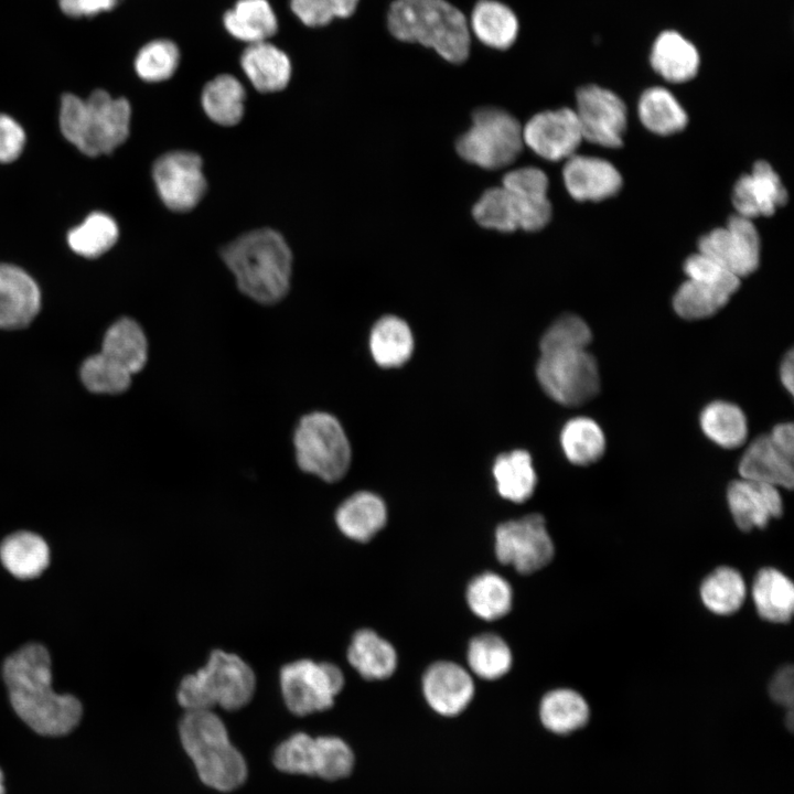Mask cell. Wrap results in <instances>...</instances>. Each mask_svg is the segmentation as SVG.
I'll list each match as a JSON object with an SVG mask.
<instances>
[{
  "mask_svg": "<svg viewBox=\"0 0 794 794\" xmlns=\"http://www.w3.org/2000/svg\"><path fill=\"white\" fill-rule=\"evenodd\" d=\"M2 674L15 713L33 731L55 737L77 726L82 705L53 689L51 658L43 645L32 643L15 651L4 661Z\"/></svg>",
  "mask_w": 794,
  "mask_h": 794,
  "instance_id": "6da1fadb",
  "label": "cell"
},
{
  "mask_svg": "<svg viewBox=\"0 0 794 794\" xmlns=\"http://www.w3.org/2000/svg\"><path fill=\"white\" fill-rule=\"evenodd\" d=\"M239 290L250 299L272 304L289 291L292 256L285 238L271 228L248 232L222 250Z\"/></svg>",
  "mask_w": 794,
  "mask_h": 794,
  "instance_id": "7a4b0ae2",
  "label": "cell"
},
{
  "mask_svg": "<svg viewBox=\"0 0 794 794\" xmlns=\"http://www.w3.org/2000/svg\"><path fill=\"white\" fill-rule=\"evenodd\" d=\"M387 23L396 39L431 47L448 62L462 63L469 56L466 19L446 0H395Z\"/></svg>",
  "mask_w": 794,
  "mask_h": 794,
  "instance_id": "3957f363",
  "label": "cell"
},
{
  "mask_svg": "<svg viewBox=\"0 0 794 794\" xmlns=\"http://www.w3.org/2000/svg\"><path fill=\"white\" fill-rule=\"evenodd\" d=\"M131 108L125 98H112L96 89L82 99L65 94L61 99L60 127L63 136L83 153H110L129 135Z\"/></svg>",
  "mask_w": 794,
  "mask_h": 794,
  "instance_id": "277c9868",
  "label": "cell"
},
{
  "mask_svg": "<svg viewBox=\"0 0 794 794\" xmlns=\"http://www.w3.org/2000/svg\"><path fill=\"white\" fill-rule=\"evenodd\" d=\"M182 745L201 780L218 791L240 786L247 776L246 762L232 744L222 719L212 710H187L179 726Z\"/></svg>",
  "mask_w": 794,
  "mask_h": 794,
  "instance_id": "5b68a950",
  "label": "cell"
},
{
  "mask_svg": "<svg viewBox=\"0 0 794 794\" xmlns=\"http://www.w3.org/2000/svg\"><path fill=\"white\" fill-rule=\"evenodd\" d=\"M255 688L253 668L238 655L216 650L205 666L181 680L178 700L185 711L237 710L250 701Z\"/></svg>",
  "mask_w": 794,
  "mask_h": 794,
  "instance_id": "8992f818",
  "label": "cell"
},
{
  "mask_svg": "<svg viewBox=\"0 0 794 794\" xmlns=\"http://www.w3.org/2000/svg\"><path fill=\"white\" fill-rule=\"evenodd\" d=\"M522 128L513 115L501 108H479L473 112L471 127L458 139L457 151L480 168H505L523 150Z\"/></svg>",
  "mask_w": 794,
  "mask_h": 794,
  "instance_id": "52a82bcc",
  "label": "cell"
},
{
  "mask_svg": "<svg viewBox=\"0 0 794 794\" xmlns=\"http://www.w3.org/2000/svg\"><path fill=\"white\" fill-rule=\"evenodd\" d=\"M293 444L300 469L326 482H335L347 472L351 447L339 420L322 411L301 418Z\"/></svg>",
  "mask_w": 794,
  "mask_h": 794,
  "instance_id": "ba28073f",
  "label": "cell"
},
{
  "mask_svg": "<svg viewBox=\"0 0 794 794\" xmlns=\"http://www.w3.org/2000/svg\"><path fill=\"white\" fill-rule=\"evenodd\" d=\"M273 763L282 772L307 774L329 781L344 779L353 770L354 754L341 738L322 736L313 738L299 732L285 740L276 749Z\"/></svg>",
  "mask_w": 794,
  "mask_h": 794,
  "instance_id": "9c48e42d",
  "label": "cell"
},
{
  "mask_svg": "<svg viewBox=\"0 0 794 794\" xmlns=\"http://www.w3.org/2000/svg\"><path fill=\"white\" fill-rule=\"evenodd\" d=\"M536 373L546 394L564 406L582 405L600 388L598 365L587 348L543 353Z\"/></svg>",
  "mask_w": 794,
  "mask_h": 794,
  "instance_id": "30bf717a",
  "label": "cell"
},
{
  "mask_svg": "<svg viewBox=\"0 0 794 794\" xmlns=\"http://www.w3.org/2000/svg\"><path fill=\"white\" fill-rule=\"evenodd\" d=\"M279 682L287 708L305 716L333 706L344 686V675L332 663L298 659L281 668Z\"/></svg>",
  "mask_w": 794,
  "mask_h": 794,
  "instance_id": "8fae6325",
  "label": "cell"
},
{
  "mask_svg": "<svg viewBox=\"0 0 794 794\" xmlns=\"http://www.w3.org/2000/svg\"><path fill=\"white\" fill-rule=\"evenodd\" d=\"M494 547L501 564L512 566L523 575L546 567L555 555L545 518L537 513L500 524Z\"/></svg>",
  "mask_w": 794,
  "mask_h": 794,
  "instance_id": "7c38bea8",
  "label": "cell"
},
{
  "mask_svg": "<svg viewBox=\"0 0 794 794\" xmlns=\"http://www.w3.org/2000/svg\"><path fill=\"white\" fill-rule=\"evenodd\" d=\"M698 251L741 279L759 266V233L752 219L736 214L728 219L725 227L702 236L698 242Z\"/></svg>",
  "mask_w": 794,
  "mask_h": 794,
  "instance_id": "4fadbf2b",
  "label": "cell"
},
{
  "mask_svg": "<svg viewBox=\"0 0 794 794\" xmlns=\"http://www.w3.org/2000/svg\"><path fill=\"white\" fill-rule=\"evenodd\" d=\"M162 202L174 212L195 207L206 191L201 158L189 151H172L161 155L152 170Z\"/></svg>",
  "mask_w": 794,
  "mask_h": 794,
  "instance_id": "5bb4252c",
  "label": "cell"
},
{
  "mask_svg": "<svg viewBox=\"0 0 794 794\" xmlns=\"http://www.w3.org/2000/svg\"><path fill=\"white\" fill-rule=\"evenodd\" d=\"M575 112L583 139L605 148L623 143L626 107L611 90L596 85L579 88Z\"/></svg>",
  "mask_w": 794,
  "mask_h": 794,
  "instance_id": "9a60e30c",
  "label": "cell"
},
{
  "mask_svg": "<svg viewBox=\"0 0 794 794\" xmlns=\"http://www.w3.org/2000/svg\"><path fill=\"white\" fill-rule=\"evenodd\" d=\"M522 135L524 144L549 161L568 159L583 139L576 112L570 108L536 114L522 128Z\"/></svg>",
  "mask_w": 794,
  "mask_h": 794,
  "instance_id": "2e32d148",
  "label": "cell"
},
{
  "mask_svg": "<svg viewBox=\"0 0 794 794\" xmlns=\"http://www.w3.org/2000/svg\"><path fill=\"white\" fill-rule=\"evenodd\" d=\"M422 691L433 711L453 717L470 705L474 696V684L469 672L459 664L439 661L426 669Z\"/></svg>",
  "mask_w": 794,
  "mask_h": 794,
  "instance_id": "e0dca14e",
  "label": "cell"
},
{
  "mask_svg": "<svg viewBox=\"0 0 794 794\" xmlns=\"http://www.w3.org/2000/svg\"><path fill=\"white\" fill-rule=\"evenodd\" d=\"M502 186L511 194L518 218V228L536 232L544 228L551 217V204L547 196L548 178L535 167H524L507 172Z\"/></svg>",
  "mask_w": 794,
  "mask_h": 794,
  "instance_id": "ac0fdd59",
  "label": "cell"
},
{
  "mask_svg": "<svg viewBox=\"0 0 794 794\" xmlns=\"http://www.w3.org/2000/svg\"><path fill=\"white\" fill-rule=\"evenodd\" d=\"M786 201L787 192L780 176L765 161L755 162L752 172L741 175L732 191L737 214L749 219L771 216Z\"/></svg>",
  "mask_w": 794,
  "mask_h": 794,
  "instance_id": "d6986e66",
  "label": "cell"
},
{
  "mask_svg": "<svg viewBox=\"0 0 794 794\" xmlns=\"http://www.w3.org/2000/svg\"><path fill=\"white\" fill-rule=\"evenodd\" d=\"M727 502L736 525L744 532L763 528L783 513L779 487L744 479L729 484Z\"/></svg>",
  "mask_w": 794,
  "mask_h": 794,
  "instance_id": "ffe728a7",
  "label": "cell"
},
{
  "mask_svg": "<svg viewBox=\"0 0 794 794\" xmlns=\"http://www.w3.org/2000/svg\"><path fill=\"white\" fill-rule=\"evenodd\" d=\"M41 308V292L23 269L0 264V329L18 330L29 325Z\"/></svg>",
  "mask_w": 794,
  "mask_h": 794,
  "instance_id": "44dd1931",
  "label": "cell"
},
{
  "mask_svg": "<svg viewBox=\"0 0 794 794\" xmlns=\"http://www.w3.org/2000/svg\"><path fill=\"white\" fill-rule=\"evenodd\" d=\"M562 176L568 193L577 201H602L622 186L621 174L610 162L576 153L566 159Z\"/></svg>",
  "mask_w": 794,
  "mask_h": 794,
  "instance_id": "7402d4cb",
  "label": "cell"
},
{
  "mask_svg": "<svg viewBox=\"0 0 794 794\" xmlns=\"http://www.w3.org/2000/svg\"><path fill=\"white\" fill-rule=\"evenodd\" d=\"M741 479L792 489L794 484L793 460L779 451L769 434L754 439L744 451L740 463Z\"/></svg>",
  "mask_w": 794,
  "mask_h": 794,
  "instance_id": "603a6c76",
  "label": "cell"
},
{
  "mask_svg": "<svg viewBox=\"0 0 794 794\" xmlns=\"http://www.w3.org/2000/svg\"><path fill=\"white\" fill-rule=\"evenodd\" d=\"M240 66L261 93L282 90L291 78L289 56L268 41L248 44L240 56Z\"/></svg>",
  "mask_w": 794,
  "mask_h": 794,
  "instance_id": "cb8c5ba5",
  "label": "cell"
},
{
  "mask_svg": "<svg viewBox=\"0 0 794 794\" xmlns=\"http://www.w3.org/2000/svg\"><path fill=\"white\" fill-rule=\"evenodd\" d=\"M335 522L344 536L365 543L385 526L387 508L378 495L365 491L357 492L339 506Z\"/></svg>",
  "mask_w": 794,
  "mask_h": 794,
  "instance_id": "d4e9b609",
  "label": "cell"
},
{
  "mask_svg": "<svg viewBox=\"0 0 794 794\" xmlns=\"http://www.w3.org/2000/svg\"><path fill=\"white\" fill-rule=\"evenodd\" d=\"M350 665L365 679L390 677L397 667V653L384 637L369 629L354 633L347 648Z\"/></svg>",
  "mask_w": 794,
  "mask_h": 794,
  "instance_id": "484cf974",
  "label": "cell"
},
{
  "mask_svg": "<svg viewBox=\"0 0 794 794\" xmlns=\"http://www.w3.org/2000/svg\"><path fill=\"white\" fill-rule=\"evenodd\" d=\"M740 283L688 278L673 298L675 312L686 320L706 319L722 309Z\"/></svg>",
  "mask_w": 794,
  "mask_h": 794,
  "instance_id": "4316f807",
  "label": "cell"
},
{
  "mask_svg": "<svg viewBox=\"0 0 794 794\" xmlns=\"http://www.w3.org/2000/svg\"><path fill=\"white\" fill-rule=\"evenodd\" d=\"M699 63L697 49L678 32L665 31L654 42L651 64L668 82L683 83L694 78Z\"/></svg>",
  "mask_w": 794,
  "mask_h": 794,
  "instance_id": "83f0119b",
  "label": "cell"
},
{
  "mask_svg": "<svg viewBox=\"0 0 794 794\" xmlns=\"http://www.w3.org/2000/svg\"><path fill=\"white\" fill-rule=\"evenodd\" d=\"M752 599L762 619L772 623H786L794 611V584L780 570L763 568L753 580Z\"/></svg>",
  "mask_w": 794,
  "mask_h": 794,
  "instance_id": "f1b7e54d",
  "label": "cell"
},
{
  "mask_svg": "<svg viewBox=\"0 0 794 794\" xmlns=\"http://www.w3.org/2000/svg\"><path fill=\"white\" fill-rule=\"evenodd\" d=\"M223 24L233 37L247 44L267 41L278 30L268 0H237L223 15Z\"/></svg>",
  "mask_w": 794,
  "mask_h": 794,
  "instance_id": "f546056e",
  "label": "cell"
},
{
  "mask_svg": "<svg viewBox=\"0 0 794 794\" xmlns=\"http://www.w3.org/2000/svg\"><path fill=\"white\" fill-rule=\"evenodd\" d=\"M100 353L133 375L147 363V337L136 321L122 318L106 331Z\"/></svg>",
  "mask_w": 794,
  "mask_h": 794,
  "instance_id": "4dcf8cb0",
  "label": "cell"
},
{
  "mask_svg": "<svg viewBox=\"0 0 794 794\" xmlns=\"http://www.w3.org/2000/svg\"><path fill=\"white\" fill-rule=\"evenodd\" d=\"M0 559L14 577L32 579L47 567L50 549L41 536L31 532H17L2 540Z\"/></svg>",
  "mask_w": 794,
  "mask_h": 794,
  "instance_id": "1f68e13d",
  "label": "cell"
},
{
  "mask_svg": "<svg viewBox=\"0 0 794 794\" xmlns=\"http://www.w3.org/2000/svg\"><path fill=\"white\" fill-rule=\"evenodd\" d=\"M470 25L483 44L498 50L509 47L518 33L516 15L496 0H480L472 10Z\"/></svg>",
  "mask_w": 794,
  "mask_h": 794,
  "instance_id": "d6a6232c",
  "label": "cell"
},
{
  "mask_svg": "<svg viewBox=\"0 0 794 794\" xmlns=\"http://www.w3.org/2000/svg\"><path fill=\"white\" fill-rule=\"evenodd\" d=\"M589 715L586 699L569 688L548 691L539 706L543 726L558 734H567L582 728L588 722Z\"/></svg>",
  "mask_w": 794,
  "mask_h": 794,
  "instance_id": "836d02e7",
  "label": "cell"
},
{
  "mask_svg": "<svg viewBox=\"0 0 794 794\" xmlns=\"http://www.w3.org/2000/svg\"><path fill=\"white\" fill-rule=\"evenodd\" d=\"M369 348L374 361L383 367H397L410 357L414 350L412 333L398 316L385 315L373 326Z\"/></svg>",
  "mask_w": 794,
  "mask_h": 794,
  "instance_id": "e575fe53",
  "label": "cell"
},
{
  "mask_svg": "<svg viewBox=\"0 0 794 794\" xmlns=\"http://www.w3.org/2000/svg\"><path fill=\"white\" fill-rule=\"evenodd\" d=\"M493 475L500 495L514 503L528 500L537 484L530 454L524 450L498 455L493 465Z\"/></svg>",
  "mask_w": 794,
  "mask_h": 794,
  "instance_id": "d590c367",
  "label": "cell"
},
{
  "mask_svg": "<svg viewBox=\"0 0 794 794\" xmlns=\"http://www.w3.org/2000/svg\"><path fill=\"white\" fill-rule=\"evenodd\" d=\"M245 88L233 75L222 74L211 79L202 92L205 114L216 124L234 126L244 115Z\"/></svg>",
  "mask_w": 794,
  "mask_h": 794,
  "instance_id": "8d00e7d4",
  "label": "cell"
},
{
  "mask_svg": "<svg viewBox=\"0 0 794 794\" xmlns=\"http://www.w3.org/2000/svg\"><path fill=\"white\" fill-rule=\"evenodd\" d=\"M466 602L476 616L485 621H494L511 611L513 589L502 576L483 572L470 581Z\"/></svg>",
  "mask_w": 794,
  "mask_h": 794,
  "instance_id": "74e56055",
  "label": "cell"
},
{
  "mask_svg": "<svg viewBox=\"0 0 794 794\" xmlns=\"http://www.w3.org/2000/svg\"><path fill=\"white\" fill-rule=\"evenodd\" d=\"M642 124L652 132L667 136L682 131L688 117L674 95L663 87L646 89L639 101Z\"/></svg>",
  "mask_w": 794,
  "mask_h": 794,
  "instance_id": "f35d334b",
  "label": "cell"
},
{
  "mask_svg": "<svg viewBox=\"0 0 794 794\" xmlns=\"http://www.w3.org/2000/svg\"><path fill=\"white\" fill-rule=\"evenodd\" d=\"M700 427L711 441L726 449L742 446L748 436V422L741 408L723 400L713 401L704 408Z\"/></svg>",
  "mask_w": 794,
  "mask_h": 794,
  "instance_id": "ab89813d",
  "label": "cell"
},
{
  "mask_svg": "<svg viewBox=\"0 0 794 794\" xmlns=\"http://www.w3.org/2000/svg\"><path fill=\"white\" fill-rule=\"evenodd\" d=\"M747 587L742 575L731 567H719L700 586L705 607L715 614L730 615L743 604Z\"/></svg>",
  "mask_w": 794,
  "mask_h": 794,
  "instance_id": "60d3db41",
  "label": "cell"
},
{
  "mask_svg": "<svg viewBox=\"0 0 794 794\" xmlns=\"http://www.w3.org/2000/svg\"><path fill=\"white\" fill-rule=\"evenodd\" d=\"M560 444L566 458L571 463L588 465L597 462L603 455L605 438L594 420L577 417L564 426Z\"/></svg>",
  "mask_w": 794,
  "mask_h": 794,
  "instance_id": "b9f144b4",
  "label": "cell"
},
{
  "mask_svg": "<svg viewBox=\"0 0 794 794\" xmlns=\"http://www.w3.org/2000/svg\"><path fill=\"white\" fill-rule=\"evenodd\" d=\"M466 659L470 669L480 678L494 680L509 672L513 654L508 644L497 634L484 633L471 640Z\"/></svg>",
  "mask_w": 794,
  "mask_h": 794,
  "instance_id": "7bdbcfd3",
  "label": "cell"
},
{
  "mask_svg": "<svg viewBox=\"0 0 794 794\" xmlns=\"http://www.w3.org/2000/svg\"><path fill=\"white\" fill-rule=\"evenodd\" d=\"M118 238V226L108 214L94 212L67 235L69 247L78 255L94 258L105 254Z\"/></svg>",
  "mask_w": 794,
  "mask_h": 794,
  "instance_id": "ee69618b",
  "label": "cell"
},
{
  "mask_svg": "<svg viewBox=\"0 0 794 794\" xmlns=\"http://www.w3.org/2000/svg\"><path fill=\"white\" fill-rule=\"evenodd\" d=\"M474 219L483 227L503 233L518 228L517 212L511 194L503 186L487 189L472 208Z\"/></svg>",
  "mask_w": 794,
  "mask_h": 794,
  "instance_id": "f6af8a7d",
  "label": "cell"
},
{
  "mask_svg": "<svg viewBox=\"0 0 794 794\" xmlns=\"http://www.w3.org/2000/svg\"><path fill=\"white\" fill-rule=\"evenodd\" d=\"M84 386L96 394H120L131 384V374L100 352L88 356L81 365Z\"/></svg>",
  "mask_w": 794,
  "mask_h": 794,
  "instance_id": "bcb514c9",
  "label": "cell"
},
{
  "mask_svg": "<svg viewBox=\"0 0 794 794\" xmlns=\"http://www.w3.org/2000/svg\"><path fill=\"white\" fill-rule=\"evenodd\" d=\"M179 62L180 51L176 44L167 39H158L140 49L135 58V69L146 82H162L174 74Z\"/></svg>",
  "mask_w": 794,
  "mask_h": 794,
  "instance_id": "7dc6e473",
  "label": "cell"
},
{
  "mask_svg": "<svg viewBox=\"0 0 794 794\" xmlns=\"http://www.w3.org/2000/svg\"><path fill=\"white\" fill-rule=\"evenodd\" d=\"M592 340L589 325L578 315L565 314L557 319L540 340V352L587 348Z\"/></svg>",
  "mask_w": 794,
  "mask_h": 794,
  "instance_id": "c3c4849f",
  "label": "cell"
},
{
  "mask_svg": "<svg viewBox=\"0 0 794 794\" xmlns=\"http://www.w3.org/2000/svg\"><path fill=\"white\" fill-rule=\"evenodd\" d=\"M360 0H290L294 15L308 26H323L352 15Z\"/></svg>",
  "mask_w": 794,
  "mask_h": 794,
  "instance_id": "681fc988",
  "label": "cell"
},
{
  "mask_svg": "<svg viewBox=\"0 0 794 794\" xmlns=\"http://www.w3.org/2000/svg\"><path fill=\"white\" fill-rule=\"evenodd\" d=\"M25 143L23 128L10 116L0 114V162H11L22 152Z\"/></svg>",
  "mask_w": 794,
  "mask_h": 794,
  "instance_id": "f907efd6",
  "label": "cell"
},
{
  "mask_svg": "<svg viewBox=\"0 0 794 794\" xmlns=\"http://www.w3.org/2000/svg\"><path fill=\"white\" fill-rule=\"evenodd\" d=\"M769 694L779 705L792 709L794 697V679L792 666H783L771 678Z\"/></svg>",
  "mask_w": 794,
  "mask_h": 794,
  "instance_id": "816d5d0a",
  "label": "cell"
},
{
  "mask_svg": "<svg viewBox=\"0 0 794 794\" xmlns=\"http://www.w3.org/2000/svg\"><path fill=\"white\" fill-rule=\"evenodd\" d=\"M120 2V0H58L63 13L72 18L94 17L106 12Z\"/></svg>",
  "mask_w": 794,
  "mask_h": 794,
  "instance_id": "f5cc1de1",
  "label": "cell"
},
{
  "mask_svg": "<svg viewBox=\"0 0 794 794\" xmlns=\"http://www.w3.org/2000/svg\"><path fill=\"white\" fill-rule=\"evenodd\" d=\"M769 437L779 451L793 460L794 428L791 422L776 425Z\"/></svg>",
  "mask_w": 794,
  "mask_h": 794,
  "instance_id": "db71d44e",
  "label": "cell"
},
{
  "mask_svg": "<svg viewBox=\"0 0 794 794\" xmlns=\"http://www.w3.org/2000/svg\"><path fill=\"white\" fill-rule=\"evenodd\" d=\"M793 351L787 352L780 366V378L784 387L793 394L794 387V358Z\"/></svg>",
  "mask_w": 794,
  "mask_h": 794,
  "instance_id": "11a10c76",
  "label": "cell"
},
{
  "mask_svg": "<svg viewBox=\"0 0 794 794\" xmlns=\"http://www.w3.org/2000/svg\"><path fill=\"white\" fill-rule=\"evenodd\" d=\"M0 794H4V786H3V774L0 770Z\"/></svg>",
  "mask_w": 794,
  "mask_h": 794,
  "instance_id": "9f6ffc18",
  "label": "cell"
}]
</instances>
